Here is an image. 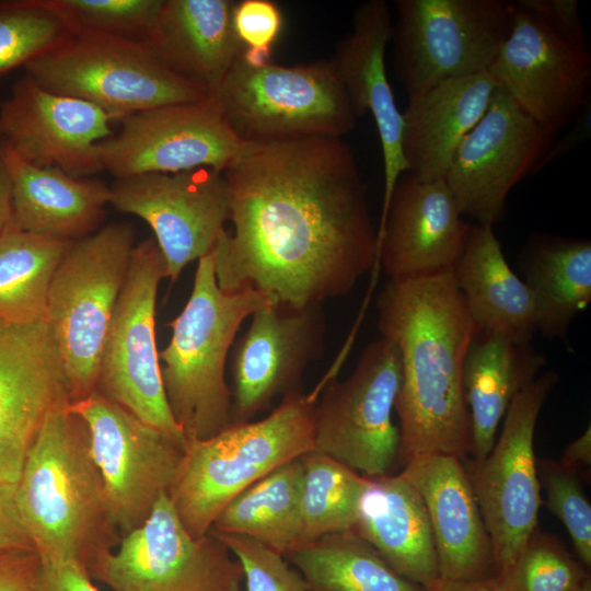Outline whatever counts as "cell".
I'll return each mask as SVG.
<instances>
[{
    "instance_id": "47",
    "label": "cell",
    "mask_w": 591,
    "mask_h": 591,
    "mask_svg": "<svg viewBox=\"0 0 591 591\" xmlns=\"http://www.w3.org/2000/svg\"><path fill=\"white\" fill-rule=\"evenodd\" d=\"M426 591H508L500 575L479 580H453L439 577Z\"/></svg>"
},
{
    "instance_id": "29",
    "label": "cell",
    "mask_w": 591,
    "mask_h": 591,
    "mask_svg": "<svg viewBox=\"0 0 591 591\" xmlns=\"http://www.w3.org/2000/svg\"><path fill=\"white\" fill-rule=\"evenodd\" d=\"M451 274L478 332L530 344L537 332L533 300L508 265L493 227L470 225Z\"/></svg>"
},
{
    "instance_id": "19",
    "label": "cell",
    "mask_w": 591,
    "mask_h": 591,
    "mask_svg": "<svg viewBox=\"0 0 591 591\" xmlns=\"http://www.w3.org/2000/svg\"><path fill=\"white\" fill-rule=\"evenodd\" d=\"M109 189V205L150 225L172 281L210 253L225 230L227 186L213 169L140 174L118 178Z\"/></svg>"
},
{
    "instance_id": "14",
    "label": "cell",
    "mask_w": 591,
    "mask_h": 591,
    "mask_svg": "<svg viewBox=\"0 0 591 591\" xmlns=\"http://www.w3.org/2000/svg\"><path fill=\"white\" fill-rule=\"evenodd\" d=\"M84 421L106 503L120 536L140 526L169 493L186 443L142 421L99 392L70 403Z\"/></svg>"
},
{
    "instance_id": "49",
    "label": "cell",
    "mask_w": 591,
    "mask_h": 591,
    "mask_svg": "<svg viewBox=\"0 0 591 591\" xmlns=\"http://www.w3.org/2000/svg\"><path fill=\"white\" fill-rule=\"evenodd\" d=\"M12 224L11 184L0 152V235Z\"/></svg>"
},
{
    "instance_id": "43",
    "label": "cell",
    "mask_w": 591,
    "mask_h": 591,
    "mask_svg": "<svg viewBox=\"0 0 591 591\" xmlns=\"http://www.w3.org/2000/svg\"><path fill=\"white\" fill-rule=\"evenodd\" d=\"M31 591H99L85 567L76 561L42 560Z\"/></svg>"
},
{
    "instance_id": "34",
    "label": "cell",
    "mask_w": 591,
    "mask_h": 591,
    "mask_svg": "<svg viewBox=\"0 0 591 591\" xmlns=\"http://www.w3.org/2000/svg\"><path fill=\"white\" fill-rule=\"evenodd\" d=\"M70 242L12 224L0 235V320H46L49 286Z\"/></svg>"
},
{
    "instance_id": "27",
    "label": "cell",
    "mask_w": 591,
    "mask_h": 591,
    "mask_svg": "<svg viewBox=\"0 0 591 591\" xmlns=\"http://www.w3.org/2000/svg\"><path fill=\"white\" fill-rule=\"evenodd\" d=\"M0 152L11 184L12 225L66 241L95 231L109 205V186L96 178L34 165L3 142Z\"/></svg>"
},
{
    "instance_id": "31",
    "label": "cell",
    "mask_w": 591,
    "mask_h": 591,
    "mask_svg": "<svg viewBox=\"0 0 591 591\" xmlns=\"http://www.w3.org/2000/svg\"><path fill=\"white\" fill-rule=\"evenodd\" d=\"M521 263L537 331L548 339L567 341L570 323L591 302L590 240L534 235Z\"/></svg>"
},
{
    "instance_id": "38",
    "label": "cell",
    "mask_w": 591,
    "mask_h": 591,
    "mask_svg": "<svg viewBox=\"0 0 591 591\" xmlns=\"http://www.w3.org/2000/svg\"><path fill=\"white\" fill-rule=\"evenodd\" d=\"M70 33H99L146 42L163 0H44Z\"/></svg>"
},
{
    "instance_id": "17",
    "label": "cell",
    "mask_w": 591,
    "mask_h": 591,
    "mask_svg": "<svg viewBox=\"0 0 591 591\" xmlns=\"http://www.w3.org/2000/svg\"><path fill=\"white\" fill-rule=\"evenodd\" d=\"M488 73L535 121L554 134L589 101L591 55L514 2L510 31Z\"/></svg>"
},
{
    "instance_id": "41",
    "label": "cell",
    "mask_w": 591,
    "mask_h": 591,
    "mask_svg": "<svg viewBox=\"0 0 591 591\" xmlns=\"http://www.w3.org/2000/svg\"><path fill=\"white\" fill-rule=\"evenodd\" d=\"M233 25L243 46L244 62L262 66L271 61L273 46L282 26L281 11L275 2L270 0L235 2Z\"/></svg>"
},
{
    "instance_id": "9",
    "label": "cell",
    "mask_w": 591,
    "mask_h": 591,
    "mask_svg": "<svg viewBox=\"0 0 591 591\" xmlns=\"http://www.w3.org/2000/svg\"><path fill=\"white\" fill-rule=\"evenodd\" d=\"M393 66L408 99L437 84L488 72L512 23L507 0H396Z\"/></svg>"
},
{
    "instance_id": "46",
    "label": "cell",
    "mask_w": 591,
    "mask_h": 591,
    "mask_svg": "<svg viewBox=\"0 0 591 591\" xmlns=\"http://www.w3.org/2000/svg\"><path fill=\"white\" fill-rule=\"evenodd\" d=\"M3 548L35 549L18 518L14 501L0 497V549Z\"/></svg>"
},
{
    "instance_id": "5",
    "label": "cell",
    "mask_w": 591,
    "mask_h": 591,
    "mask_svg": "<svg viewBox=\"0 0 591 591\" xmlns=\"http://www.w3.org/2000/svg\"><path fill=\"white\" fill-rule=\"evenodd\" d=\"M315 402L294 391L263 419L231 424L209 438L187 441L167 494L192 536L208 535L222 509L244 489L314 451Z\"/></svg>"
},
{
    "instance_id": "4",
    "label": "cell",
    "mask_w": 591,
    "mask_h": 591,
    "mask_svg": "<svg viewBox=\"0 0 591 591\" xmlns=\"http://www.w3.org/2000/svg\"><path fill=\"white\" fill-rule=\"evenodd\" d=\"M268 302L252 289L222 291L212 252L198 259L190 296L170 322L171 339L159 351L166 401L186 441L209 438L232 424L227 358L243 321Z\"/></svg>"
},
{
    "instance_id": "21",
    "label": "cell",
    "mask_w": 591,
    "mask_h": 591,
    "mask_svg": "<svg viewBox=\"0 0 591 591\" xmlns=\"http://www.w3.org/2000/svg\"><path fill=\"white\" fill-rule=\"evenodd\" d=\"M116 118L90 102L50 92L27 76L0 107V135L23 160L74 177L104 171L99 143Z\"/></svg>"
},
{
    "instance_id": "28",
    "label": "cell",
    "mask_w": 591,
    "mask_h": 591,
    "mask_svg": "<svg viewBox=\"0 0 591 591\" xmlns=\"http://www.w3.org/2000/svg\"><path fill=\"white\" fill-rule=\"evenodd\" d=\"M351 531L404 578L426 587L440 577L425 503L401 473L367 477Z\"/></svg>"
},
{
    "instance_id": "2",
    "label": "cell",
    "mask_w": 591,
    "mask_h": 591,
    "mask_svg": "<svg viewBox=\"0 0 591 591\" xmlns=\"http://www.w3.org/2000/svg\"><path fill=\"white\" fill-rule=\"evenodd\" d=\"M376 306L381 337L401 358L397 460L403 466L437 454L464 460L471 430L463 370L478 329L452 274L389 280Z\"/></svg>"
},
{
    "instance_id": "50",
    "label": "cell",
    "mask_w": 591,
    "mask_h": 591,
    "mask_svg": "<svg viewBox=\"0 0 591 591\" xmlns=\"http://www.w3.org/2000/svg\"><path fill=\"white\" fill-rule=\"evenodd\" d=\"M572 591H591V577L586 579L579 587Z\"/></svg>"
},
{
    "instance_id": "25",
    "label": "cell",
    "mask_w": 591,
    "mask_h": 591,
    "mask_svg": "<svg viewBox=\"0 0 591 591\" xmlns=\"http://www.w3.org/2000/svg\"><path fill=\"white\" fill-rule=\"evenodd\" d=\"M499 85L488 73L443 81L408 99L403 113L402 152L407 172L421 181H444L454 154L480 120Z\"/></svg>"
},
{
    "instance_id": "8",
    "label": "cell",
    "mask_w": 591,
    "mask_h": 591,
    "mask_svg": "<svg viewBox=\"0 0 591 591\" xmlns=\"http://www.w3.org/2000/svg\"><path fill=\"white\" fill-rule=\"evenodd\" d=\"M42 88L103 108L116 120L164 105L210 97L171 71L142 40L99 33H70L24 66Z\"/></svg>"
},
{
    "instance_id": "33",
    "label": "cell",
    "mask_w": 591,
    "mask_h": 591,
    "mask_svg": "<svg viewBox=\"0 0 591 591\" xmlns=\"http://www.w3.org/2000/svg\"><path fill=\"white\" fill-rule=\"evenodd\" d=\"M287 556L312 591H426L352 531L322 536Z\"/></svg>"
},
{
    "instance_id": "36",
    "label": "cell",
    "mask_w": 591,
    "mask_h": 591,
    "mask_svg": "<svg viewBox=\"0 0 591 591\" xmlns=\"http://www.w3.org/2000/svg\"><path fill=\"white\" fill-rule=\"evenodd\" d=\"M69 34L44 0L0 1V76L25 66Z\"/></svg>"
},
{
    "instance_id": "32",
    "label": "cell",
    "mask_w": 591,
    "mask_h": 591,
    "mask_svg": "<svg viewBox=\"0 0 591 591\" xmlns=\"http://www.w3.org/2000/svg\"><path fill=\"white\" fill-rule=\"evenodd\" d=\"M302 483L300 456L235 496L219 513L210 531L243 535L286 556L304 544Z\"/></svg>"
},
{
    "instance_id": "26",
    "label": "cell",
    "mask_w": 591,
    "mask_h": 591,
    "mask_svg": "<svg viewBox=\"0 0 591 591\" xmlns=\"http://www.w3.org/2000/svg\"><path fill=\"white\" fill-rule=\"evenodd\" d=\"M230 0H163L146 43L171 71L210 96L242 56Z\"/></svg>"
},
{
    "instance_id": "39",
    "label": "cell",
    "mask_w": 591,
    "mask_h": 591,
    "mask_svg": "<svg viewBox=\"0 0 591 591\" xmlns=\"http://www.w3.org/2000/svg\"><path fill=\"white\" fill-rule=\"evenodd\" d=\"M541 488L551 512L564 524L579 561L591 567V505L578 474L559 462L536 460Z\"/></svg>"
},
{
    "instance_id": "37",
    "label": "cell",
    "mask_w": 591,
    "mask_h": 591,
    "mask_svg": "<svg viewBox=\"0 0 591 591\" xmlns=\"http://www.w3.org/2000/svg\"><path fill=\"white\" fill-rule=\"evenodd\" d=\"M498 575L508 591H572L590 577L560 540L538 528L511 566Z\"/></svg>"
},
{
    "instance_id": "12",
    "label": "cell",
    "mask_w": 591,
    "mask_h": 591,
    "mask_svg": "<svg viewBox=\"0 0 591 591\" xmlns=\"http://www.w3.org/2000/svg\"><path fill=\"white\" fill-rule=\"evenodd\" d=\"M90 577L113 591H244L239 561L213 534L195 538L163 494L148 519L97 556Z\"/></svg>"
},
{
    "instance_id": "3",
    "label": "cell",
    "mask_w": 591,
    "mask_h": 591,
    "mask_svg": "<svg viewBox=\"0 0 591 591\" xmlns=\"http://www.w3.org/2000/svg\"><path fill=\"white\" fill-rule=\"evenodd\" d=\"M69 405L47 415L24 462L14 507L42 560L76 561L88 570L121 536L109 517L88 428Z\"/></svg>"
},
{
    "instance_id": "23",
    "label": "cell",
    "mask_w": 591,
    "mask_h": 591,
    "mask_svg": "<svg viewBox=\"0 0 591 591\" xmlns=\"http://www.w3.org/2000/svg\"><path fill=\"white\" fill-rule=\"evenodd\" d=\"M401 474L425 503L440 577L479 580L496 576L491 542L463 460L424 456L405 464Z\"/></svg>"
},
{
    "instance_id": "24",
    "label": "cell",
    "mask_w": 591,
    "mask_h": 591,
    "mask_svg": "<svg viewBox=\"0 0 591 591\" xmlns=\"http://www.w3.org/2000/svg\"><path fill=\"white\" fill-rule=\"evenodd\" d=\"M392 32V15L384 0L361 3L352 28L343 37L331 61L346 90L357 118L370 113L380 138L384 215L397 178L407 172L402 152L403 113L396 105L385 68V49Z\"/></svg>"
},
{
    "instance_id": "22",
    "label": "cell",
    "mask_w": 591,
    "mask_h": 591,
    "mask_svg": "<svg viewBox=\"0 0 591 591\" xmlns=\"http://www.w3.org/2000/svg\"><path fill=\"white\" fill-rule=\"evenodd\" d=\"M470 223L444 181L397 178L378 225V264L392 281L451 273Z\"/></svg>"
},
{
    "instance_id": "13",
    "label": "cell",
    "mask_w": 591,
    "mask_h": 591,
    "mask_svg": "<svg viewBox=\"0 0 591 591\" xmlns=\"http://www.w3.org/2000/svg\"><path fill=\"white\" fill-rule=\"evenodd\" d=\"M396 346L384 337L363 350L344 381H329L313 409L314 450L366 477L389 474L398 459L392 414L401 386Z\"/></svg>"
},
{
    "instance_id": "35",
    "label": "cell",
    "mask_w": 591,
    "mask_h": 591,
    "mask_svg": "<svg viewBox=\"0 0 591 591\" xmlns=\"http://www.w3.org/2000/svg\"><path fill=\"white\" fill-rule=\"evenodd\" d=\"M302 521L304 544L351 531L367 477L317 451L302 455Z\"/></svg>"
},
{
    "instance_id": "6",
    "label": "cell",
    "mask_w": 591,
    "mask_h": 591,
    "mask_svg": "<svg viewBox=\"0 0 591 591\" xmlns=\"http://www.w3.org/2000/svg\"><path fill=\"white\" fill-rule=\"evenodd\" d=\"M211 96L245 143L339 138L358 119L331 59L251 66L241 56Z\"/></svg>"
},
{
    "instance_id": "1",
    "label": "cell",
    "mask_w": 591,
    "mask_h": 591,
    "mask_svg": "<svg viewBox=\"0 0 591 591\" xmlns=\"http://www.w3.org/2000/svg\"><path fill=\"white\" fill-rule=\"evenodd\" d=\"M223 177L232 228L211 251L222 291L300 309L347 294L378 265L367 186L340 138L248 143Z\"/></svg>"
},
{
    "instance_id": "45",
    "label": "cell",
    "mask_w": 591,
    "mask_h": 591,
    "mask_svg": "<svg viewBox=\"0 0 591 591\" xmlns=\"http://www.w3.org/2000/svg\"><path fill=\"white\" fill-rule=\"evenodd\" d=\"M572 123L573 125L570 130H568V132L557 142L552 143L553 146H551L547 152L544 154L537 164L535 172L541 171L543 167L554 162L565 153L570 152L581 142L587 140L591 129V108L589 101Z\"/></svg>"
},
{
    "instance_id": "20",
    "label": "cell",
    "mask_w": 591,
    "mask_h": 591,
    "mask_svg": "<svg viewBox=\"0 0 591 591\" xmlns=\"http://www.w3.org/2000/svg\"><path fill=\"white\" fill-rule=\"evenodd\" d=\"M325 328L322 304L296 309L268 302L253 313L232 346V424L250 421L276 396L300 390L304 369L322 357Z\"/></svg>"
},
{
    "instance_id": "44",
    "label": "cell",
    "mask_w": 591,
    "mask_h": 591,
    "mask_svg": "<svg viewBox=\"0 0 591 591\" xmlns=\"http://www.w3.org/2000/svg\"><path fill=\"white\" fill-rule=\"evenodd\" d=\"M40 563L33 548L0 549V591H31Z\"/></svg>"
},
{
    "instance_id": "15",
    "label": "cell",
    "mask_w": 591,
    "mask_h": 591,
    "mask_svg": "<svg viewBox=\"0 0 591 591\" xmlns=\"http://www.w3.org/2000/svg\"><path fill=\"white\" fill-rule=\"evenodd\" d=\"M99 143L104 171L118 178L210 167L223 173L245 151L212 96L126 116Z\"/></svg>"
},
{
    "instance_id": "40",
    "label": "cell",
    "mask_w": 591,
    "mask_h": 591,
    "mask_svg": "<svg viewBox=\"0 0 591 591\" xmlns=\"http://www.w3.org/2000/svg\"><path fill=\"white\" fill-rule=\"evenodd\" d=\"M243 570L244 591H312L286 556L250 537L210 531Z\"/></svg>"
},
{
    "instance_id": "42",
    "label": "cell",
    "mask_w": 591,
    "mask_h": 591,
    "mask_svg": "<svg viewBox=\"0 0 591 591\" xmlns=\"http://www.w3.org/2000/svg\"><path fill=\"white\" fill-rule=\"evenodd\" d=\"M518 4L541 18L565 38L588 45L576 0H519Z\"/></svg>"
},
{
    "instance_id": "18",
    "label": "cell",
    "mask_w": 591,
    "mask_h": 591,
    "mask_svg": "<svg viewBox=\"0 0 591 591\" xmlns=\"http://www.w3.org/2000/svg\"><path fill=\"white\" fill-rule=\"evenodd\" d=\"M70 402L63 363L47 320H0V497L14 501L47 415Z\"/></svg>"
},
{
    "instance_id": "10",
    "label": "cell",
    "mask_w": 591,
    "mask_h": 591,
    "mask_svg": "<svg viewBox=\"0 0 591 591\" xmlns=\"http://www.w3.org/2000/svg\"><path fill=\"white\" fill-rule=\"evenodd\" d=\"M165 259L154 239L137 244L103 344L96 392L173 439L187 443L169 407L155 338Z\"/></svg>"
},
{
    "instance_id": "48",
    "label": "cell",
    "mask_w": 591,
    "mask_h": 591,
    "mask_svg": "<svg viewBox=\"0 0 591 591\" xmlns=\"http://www.w3.org/2000/svg\"><path fill=\"white\" fill-rule=\"evenodd\" d=\"M560 465L578 474L591 465V428L590 426L564 450Z\"/></svg>"
},
{
    "instance_id": "16",
    "label": "cell",
    "mask_w": 591,
    "mask_h": 591,
    "mask_svg": "<svg viewBox=\"0 0 591 591\" xmlns=\"http://www.w3.org/2000/svg\"><path fill=\"white\" fill-rule=\"evenodd\" d=\"M555 136L499 86L444 177L462 215L494 228L503 217L510 190L535 172Z\"/></svg>"
},
{
    "instance_id": "30",
    "label": "cell",
    "mask_w": 591,
    "mask_h": 591,
    "mask_svg": "<svg viewBox=\"0 0 591 591\" xmlns=\"http://www.w3.org/2000/svg\"><path fill=\"white\" fill-rule=\"evenodd\" d=\"M545 362V355L530 344L519 345L497 334L477 332L463 370L472 460L488 454L513 398L537 376Z\"/></svg>"
},
{
    "instance_id": "7",
    "label": "cell",
    "mask_w": 591,
    "mask_h": 591,
    "mask_svg": "<svg viewBox=\"0 0 591 591\" xmlns=\"http://www.w3.org/2000/svg\"><path fill=\"white\" fill-rule=\"evenodd\" d=\"M135 233L112 223L71 241L53 276L46 308L70 403L96 390L105 336L129 268Z\"/></svg>"
},
{
    "instance_id": "11",
    "label": "cell",
    "mask_w": 591,
    "mask_h": 591,
    "mask_svg": "<svg viewBox=\"0 0 591 591\" xmlns=\"http://www.w3.org/2000/svg\"><path fill=\"white\" fill-rule=\"evenodd\" d=\"M557 381L555 372L546 371L523 387L488 454L464 464L491 542L497 575L511 566L537 528L541 485L534 432Z\"/></svg>"
}]
</instances>
